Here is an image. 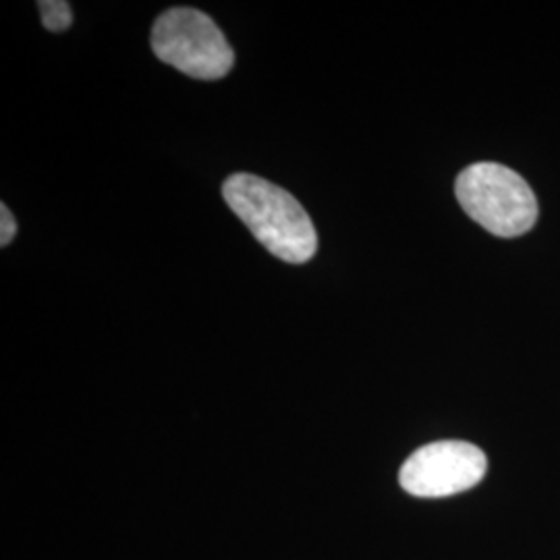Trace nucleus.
Masks as SVG:
<instances>
[{"label":"nucleus","mask_w":560,"mask_h":560,"mask_svg":"<svg viewBox=\"0 0 560 560\" xmlns=\"http://www.w3.org/2000/svg\"><path fill=\"white\" fill-rule=\"evenodd\" d=\"M222 198L261 245L282 261L305 264L318 249V233L289 191L249 173L231 175Z\"/></svg>","instance_id":"f257e3e1"},{"label":"nucleus","mask_w":560,"mask_h":560,"mask_svg":"<svg viewBox=\"0 0 560 560\" xmlns=\"http://www.w3.org/2000/svg\"><path fill=\"white\" fill-rule=\"evenodd\" d=\"M455 194L469 219L497 237H520L538 221V200L532 187L497 162H478L460 171Z\"/></svg>","instance_id":"f03ea898"},{"label":"nucleus","mask_w":560,"mask_h":560,"mask_svg":"<svg viewBox=\"0 0 560 560\" xmlns=\"http://www.w3.org/2000/svg\"><path fill=\"white\" fill-rule=\"evenodd\" d=\"M152 50L162 62L194 80H222L235 62L219 25L189 7L162 13L152 27Z\"/></svg>","instance_id":"7ed1b4c3"},{"label":"nucleus","mask_w":560,"mask_h":560,"mask_svg":"<svg viewBox=\"0 0 560 560\" xmlns=\"http://www.w3.org/2000/svg\"><path fill=\"white\" fill-rule=\"evenodd\" d=\"M488 459L471 442L441 441L418 448L402 463L400 488L418 499H444L465 492L486 476Z\"/></svg>","instance_id":"20e7f679"},{"label":"nucleus","mask_w":560,"mask_h":560,"mask_svg":"<svg viewBox=\"0 0 560 560\" xmlns=\"http://www.w3.org/2000/svg\"><path fill=\"white\" fill-rule=\"evenodd\" d=\"M42 23L48 32H65L73 23L71 4L65 0H44L38 2Z\"/></svg>","instance_id":"39448f33"},{"label":"nucleus","mask_w":560,"mask_h":560,"mask_svg":"<svg viewBox=\"0 0 560 560\" xmlns=\"http://www.w3.org/2000/svg\"><path fill=\"white\" fill-rule=\"evenodd\" d=\"M0 217H2V224H0V245L7 247L11 241L15 240L18 233V222L13 219L11 210L7 208V203L0 206Z\"/></svg>","instance_id":"423d86ee"}]
</instances>
